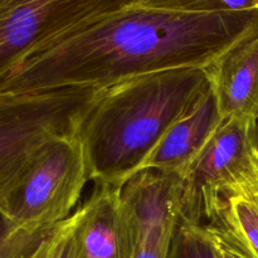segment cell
<instances>
[{
	"mask_svg": "<svg viewBox=\"0 0 258 258\" xmlns=\"http://www.w3.org/2000/svg\"><path fill=\"white\" fill-rule=\"evenodd\" d=\"M179 178L180 219L204 224L223 196L258 186V120L224 118Z\"/></svg>",
	"mask_w": 258,
	"mask_h": 258,
	"instance_id": "cell-5",
	"label": "cell"
},
{
	"mask_svg": "<svg viewBox=\"0 0 258 258\" xmlns=\"http://www.w3.org/2000/svg\"><path fill=\"white\" fill-rule=\"evenodd\" d=\"M169 258H226L221 253L204 224L180 219L171 242Z\"/></svg>",
	"mask_w": 258,
	"mask_h": 258,
	"instance_id": "cell-11",
	"label": "cell"
},
{
	"mask_svg": "<svg viewBox=\"0 0 258 258\" xmlns=\"http://www.w3.org/2000/svg\"><path fill=\"white\" fill-rule=\"evenodd\" d=\"M121 189L95 183L77 209L73 258H131V231Z\"/></svg>",
	"mask_w": 258,
	"mask_h": 258,
	"instance_id": "cell-7",
	"label": "cell"
},
{
	"mask_svg": "<svg viewBox=\"0 0 258 258\" xmlns=\"http://www.w3.org/2000/svg\"><path fill=\"white\" fill-rule=\"evenodd\" d=\"M208 87L204 68H174L102 87L77 127L90 180L122 188Z\"/></svg>",
	"mask_w": 258,
	"mask_h": 258,
	"instance_id": "cell-2",
	"label": "cell"
},
{
	"mask_svg": "<svg viewBox=\"0 0 258 258\" xmlns=\"http://www.w3.org/2000/svg\"><path fill=\"white\" fill-rule=\"evenodd\" d=\"M88 180L77 133L57 136L33 154L0 201V209L19 228L50 231L72 216Z\"/></svg>",
	"mask_w": 258,
	"mask_h": 258,
	"instance_id": "cell-3",
	"label": "cell"
},
{
	"mask_svg": "<svg viewBox=\"0 0 258 258\" xmlns=\"http://www.w3.org/2000/svg\"><path fill=\"white\" fill-rule=\"evenodd\" d=\"M131 231V258H169L180 221L179 178L143 170L121 189Z\"/></svg>",
	"mask_w": 258,
	"mask_h": 258,
	"instance_id": "cell-6",
	"label": "cell"
},
{
	"mask_svg": "<svg viewBox=\"0 0 258 258\" xmlns=\"http://www.w3.org/2000/svg\"><path fill=\"white\" fill-rule=\"evenodd\" d=\"M223 121L216 96L208 83L190 110L166 131L149 155L143 170L180 176Z\"/></svg>",
	"mask_w": 258,
	"mask_h": 258,
	"instance_id": "cell-9",
	"label": "cell"
},
{
	"mask_svg": "<svg viewBox=\"0 0 258 258\" xmlns=\"http://www.w3.org/2000/svg\"><path fill=\"white\" fill-rule=\"evenodd\" d=\"M204 227L226 258H258V201L253 189L222 197Z\"/></svg>",
	"mask_w": 258,
	"mask_h": 258,
	"instance_id": "cell-10",
	"label": "cell"
},
{
	"mask_svg": "<svg viewBox=\"0 0 258 258\" xmlns=\"http://www.w3.org/2000/svg\"><path fill=\"white\" fill-rule=\"evenodd\" d=\"M101 88L75 86L0 92V201L43 144L77 133L81 118Z\"/></svg>",
	"mask_w": 258,
	"mask_h": 258,
	"instance_id": "cell-4",
	"label": "cell"
},
{
	"mask_svg": "<svg viewBox=\"0 0 258 258\" xmlns=\"http://www.w3.org/2000/svg\"><path fill=\"white\" fill-rule=\"evenodd\" d=\"M204 71L224 118L258 120V19Z\"/></svg>",
	"mask_w": 258,
	"mask_h": 258,
	"instance_id": "cell-8",
	"label": "cell"
},
{
	"mask_svg": "<svg viewBox=\"0 0 258 258\" xmlns=\"http://www.w3.org/2000/svg\"><path fill=\"white\" fill-rule=\"evenodd\" d=\"M253 194H254V197H256L257 201H258V186H257V188L253 189Z\"/></svg>",
	"mask_w": 258,
	"mask_h": 258,
	"instance_id": "cell-15",
	"label": "cell"
},
{
	"mask_svg": "<svg viewBox=\"0 0 258 258\" xmlns=\"http://www.w3.org/2000/svg\"><path fill=\"white\" fill-rule=\"evenodd\" d=\"M135 4L145 8L191 14H219L258 10V0H136Z\"/></svg>",
	"mask_w": 258,
	"mask_h": 258,
	"instance_id": "cell-12",
	"label": "cell"
},
{
	"mask_svg": "<svg viewBox=\"0 0 258 258\" xmlns=\"http://www.w3.org/2000/svg\"><path fill=\"white\" fill-rule=\"evenodd\" d=\"M48 232H30L19 228L0 209V258H20Z\"/></svg>",
	"mask_w": 258,
	"mask_h": 258,
	"instance_id": "cell-14",
	"label": "cell"
},
{
	"mask_svg": "<svg viewBox=\"0 0 258 258\" xmlns=\"http://www.w3.org/2000/svg\"><path fill=\"white\" fill-rule=\"evenodd\" d=\"M257 19L258 10L191 14L128 5L23 58L0 78V92L107 87L158 71L206 68Z\"/></svg>",
	"mask_w": 258,
	"mask_h": 258,
	"instance_id": "cell-1",
	"label": "cell"
},
{
	"mask_svg": "<svg viewBox=\"0 0 258 258\" xmlns=\"http://www.w3.org/2000/svg\"><path fill=\"white\" fill-rule=\"evenodd\" d=\"M77 213L50 229L33 248L20 258H73Z\"/></svg>",
	"mask_w": 258,
	"mask_h": 258,
	"instance_id": "cell-13",
	"label": "cell"
}]
</instances>
